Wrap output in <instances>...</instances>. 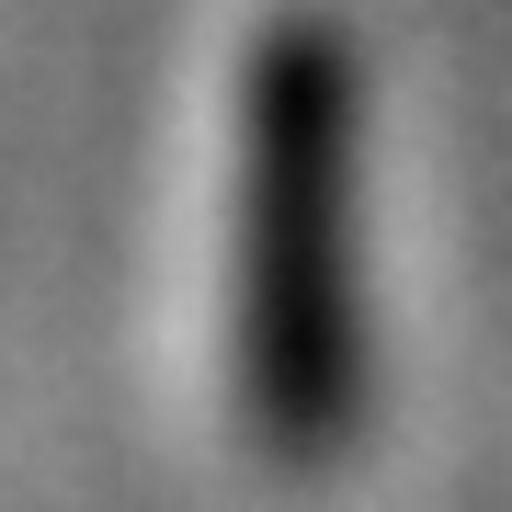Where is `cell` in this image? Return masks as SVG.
Listing matches in <instances>:
<instances>
[{
    "label": "cell",
    "mask_w": 512,
    "mask_h": 512,
    "mask_svg": "<svg viewBox=\"0 0 512 512\" xmlns=\"http://www.w3.org/2000/svg\"><path fill=\"white\" fill-rule=\"evenodd\" d=\"M228 376L285 478L353 456L376 410L365 353V69L319 12L251 35L228 205Z\"/></svg>",
    "instance_id": "1"
}]
</instances>
